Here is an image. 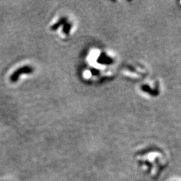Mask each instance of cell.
<instances>
[{"mask_svg": "<svg viewBox=\"0 0 181 181\" xmlns=\"http://www.w3.org/2000/svg\"><path fill=\"white\" fill-rule=\"evenodd\" d=\"M33 68L28 65L18 68L11 75L10 77H9V81L12 83H15L18 81L22 74H30L33 73Z\"/></svg>", "mask_w": 181, "mask_h": 181, "instance_id": "1", "label": "cell"}]
</instances>
